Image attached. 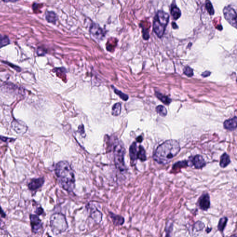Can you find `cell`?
I'll list each match as a JSON object with an SVG mask.
<instances>
[{
    "label": "cell",
    "instance_id": "cell-1",
    "mask_svg": "<svg viewBox=\"0 0 237 237\" xmlns=\"http://www.w3.org/2000/svg\"><path fill=\"white\" fill-rule=\"evenodd\" d=\"M180 150V145L176 140H168L157 147L153 158L158 164L166 165L178 153Z\"/></svg>",
    "mask_w": 237,
    "mask_h": 237
},
{
    "label": "cell",
    "instance_id": "cell-2",
    "mask_svg": "<svg viewBox=\"0 0 237 237\" xmlns=\"http://www.w3.org/2000/svg\"><path fill=\"white\" fill-rule=\"evenodd\" d=\"M55 172L61 187L67 192H72L75 188V175L69 163L60 161L57 164Z\"/></svg>",
    "mask_w": 237,
    "mask_h": 237
},
{
    "label": "cell",
    "instance_id": "cell-3",
    "mask_svg": "<svg viewBox=\"0 0 237 237\" xmlns=\"http://www.w3.org/2000/svg\"><path fill=\"white\" fill-rule=\"evenodd\" d=\"M169 18L170 16L167 13L161 10L157 12L154 17L153 29L154 33L159 38H161L164 35Z\"/></svg>",
    "mask_w": 237,
    "mask_h": 237
},
{
    "label": "cell",
    "instance_id": "cell-4",
    "mask_svg": "<svg viewBox=\"0 0 237 237\" xmlns=\"http://www.w3.org/2000/svg\"><path fill=\"white\" fill-rule=\"evenodd\" d=\"M125 152L122 143L118 140H115L114 145V162L116 168L121 172L126 170L124 161Z\"/></svg>",
    "mask_w": 237,
    "mask_h": 237
},
{
    "label": "cell",
    "instance_id": "cell-5",
    "mask_svg": "<svg viewBox=\"0 0 237 237\" xmlns=\"http://www.w3.org/2000/svg\"><path fill=\"white\" fill-rule=\"evenodd\" d=\"M50 227L54 234H60L65 232L68 228L65 216L60 213L52 215L50 218Z\"/></svg>",
    "mask_w": 237,
    "mask_h": 237
},
{
    "label": "cell",
    "instance_id": "cell-6",
    "mask_svg": "<svg viewBox=\"0 0 237 237\" xmlns=\"http://www.w3.org/2000/svg\"><path fill=\"white\" fill-rule=\"evenodd\" d=\"M223 12L226 20L232 26L237 28V14L234 9L230 6H227L224 8Z\"/></svg>",
    "mask_w": 237,
    "mask_h": 237
},
{
    "label": "cell",
    "instance_id": "cell-7",
    "mask_svg": "<svg viewBox=\"0 0 237 237\" xmlns=\"http://www.w3.org/2000/svg\"><path fill=\"white\" fill-rule=\"evenodd\" d=\"M11 128L16 134L23 135L27 132L28 127L26 124L20 120H14L11 123Z\"/></svg>",
    "mask_w": 237,
    "mask_h": 237
},
{
    "label": "cell",
    "instance_id": "cell-8",
    "mask_svg": "<svg viewBox=\"0 0 237 237\" xmlns=\"http://www.w3.org/2000/svg\"><path fill=\"white\" fill-rule=\"evenodd\" d=\"M90 34L97 40H102L105 37V32L98 24L92 23L90 26Z\"/></svg>",
    "mask_w": 237,
    "mask_h": 237
},
{
    "label": "cell",
    "instance_id": "cell-9",
    "mask_svg": "<svg viewBox=\"0 0 237 237\" xmlns=\"http://www.w3.org/2000/svg\"><path fill=\"white\" fill-rule=\"evenodd\" d=\"M30 219L32 232L34 233H38L41 229L42 226L41 220L39 216L34 215H30Z\"/></svg>",
    "mask_w": 237,
    "mask_h": 237
},
{
    "label": "cell",
    "instance_id": "cell-10",
    "mask_svg": "<svg viewBox=\"0 0 237 237\" xmlns=\"http://www.w3.org/2000/svg\"><path fill=\"white\" fill-rule=\"evenodd\" d=\"M198 205L200 209L204 211H207L209 209L210 201L208 194H204L201 196L199 200Z\"/></svg>",
    "mask_w": 237,
    "mask_h": 237
},
{
    "label": "cell",
    "instance_id": "cell-11",
    "mask_svg": "<svg viewBox=\"0 0 237 237\" xmlns=\"http://www.w3.org/2000/svg\"><path fill=\"white\" fill-rule=\"evenodd\" d=\"M44 182L45 180L43 178L33 179L29 183L28 187L31 191H35L40 188L44 184Z\"/></svg>",
    "mask_w": 237,
    "mask_h": 237
},
{
    "label": "cell",
    "instance_id": "cell-12",
    "mask_svg": "<svg viewBox=\"0 0 237 237\" xmlns=\"http://www.w3.org/2000/svg\"><path fill=\"white\" fill-rule=\"evenodd\" d=\"M192 164L195 168L200 169L206 165V162L202 156L200 155H196L192 158Z\"/></svg>",
    "mask_w": 237,
    "mask_h": 237
},
{
    "label": "cell",
    "instance_id": "cell-13",
    "mask_svg": "<svg viewBox=\"0 0 237 237\" xmlns=\"http://www.w3.org/2000/svg\"><path fill=\"white\" fill-rule=\"evenodd\" d=\"M237 118L236 116L231 119L226 120L224 123V127L226 130L233 131L237 127Z\"/></svg>",
    "mask_w": 237,
    "mask_h": 237
},
{
    "label": "cell",
    "instance_id": "cell-14",
    "mask_svg": "<svg viewBox=\"0 0 237 237\" xmlns=\"http://www.w3.org/2000/svg\"><path fill=\"white\" fill-rule=\"evenodd\" d=\"M137 147L136 143L134 142L132 144L129 149V155L132 163L135 162L137 159Z\"/></svg>",
    "mask_w": 237,
    "mask_h": 237
},
{
    "label": "cell",
    "instance_id": "cell-15",
    "mask_svg": "<svg viewBox=\"0 0 237 237\" xmlns=\"http://www.w3.org/2000/svg\"><path fill=\"white\" fill-rule=\"evenodd\" d=\"M109 216L112 219L114 224L116 226H120L123 225L124 222V219L122 216L115 215V213L109 212Z\"/></svg>",
    "mask_w": 237,
    "mask_h": 237
},
{
    "label": "cell",
    "instance_id": "cell-16",
    "mask_svg": "<svg viewBox=\"0 0 237 237\" xmlns=\"http://www.w3.org/2000/svg\"><path fill=\"white\" fill-rule=\"evenodd\" d=\"M171 14L172 17L175 20H177L179 18H180L182 15V13L180 9L174 4L171 5Z\"/></svg>",
    "mask_w": 237,
    "mask_h": 237
},
{
    "label": "cell",
    "instance_id": "cell-17",
    "mask_svg": "<svg viewBox=\"0 0 237 237\" xmlns=\"http://www.w3.org/2000/svg\"><path fill=\"white\" fill-rule=\"evenodd\" d=\"M91 217L97 223H100L102 219V214L100 211L98 210L96 208H94L91 209L90 212Z\"/></svg>",
    "mask_w": 237,
    "mask_h": 237
},
{
    "label": "cell",
    "instance_id": "cell-18",
    "mask_svg": "<svg viewBox=\"0 0 237 237\" xmlns=\"http://www.w3.org/2000/svg\"><path fill=\"white\" fill-rule=\"evenodd\" d=\"M45 19L47 22L55 24L57 20V16L53 11H47L45 13Z\"/></svg>",
    "mask_w": 237,
    "mask_h": 237
},
{
    "label": "cell",
    "instance_id": "cell-19",
    "mask_svg": "<svg viewBox=\"0 0 237 237\" xmlns=\"http://www.w3.org/2000/svg\"><path fill=\"white\" fill-rule=\"evenodd\" d=\"M231 162L229 156L228 154L224 153L221 156V161H220V166L221 167L225 168L229 165Z\"/></svg>",
    "mask_w": 237,
    "mask_h": 237
},
{
    "label": "cell",
    "instance_id": "cell-20",
    "mask_svg": "<svg viewBox=\"0 0 237 237\" xmlns=\"http://www.w3.org/2000/svg\"><path fill=\"white\" fill-rule=\"evenodd\" d=\"M156 95L161 101H162V102L166 105H169L170 103L171 102V100L170 98H169L168 96L164 95L160 93L156 92Z\"/></svg>",
    "mask_w": 237,
    "mask_h": 237
},
{
    "label": "cell",
    "instance_id": "cell-21",
    "mask_svg": "<svg viewBox=\"0 0 237 237\" xmlns=\"http://www.w3.org/2000/svg\"><path fill=\"white\" fill-rule=\"evenodd\" d=\"M121 111V104L120 103L115 104L112 107V115L114 116H118L120 114Z\"/></svg>",
    "mask_w": 237,
    "mask_h": 237
},
{
    "label": "cell",
    "instance_id": "cell-22",
    "mask_svg": "<svg viewBox=\"0 0 237 237\" xmlns=\"http://www.w3.org/2000/svg\"><path fill=\"white\" fill-rule=\"evenodd\" d=\"M137 159H139L140 161L142 162L145 161L146 160L145 151L144 147L141 145H140L139 147V151L137 154Z\"/></svg>",
    "mask_w": 237,
    "mask_h": 237
},
{
    "label": "cell",
    "instance_id": "cell-23",
    "mask_svg": "<svg viewBox=\"0 0 237 237\" xmlns=\"http://www.w3.org/2000/svg\"><path fill=\"white\" fill-rule=\"evenodd\" d=\"M10 40L6 35H0V48L10 44Z\"/></svg>",
    "mask_w": 237,
    "mask_h": 237
},
{
    "label": "cell",
    "instance_id": "cell-24",
    "mask_svg": "<svg viewBox=\"0 0 237 237\" xmlns=\"http://www.w3.org/2000/svg\"><path fill=\"white\" fill-rule=\"evenodd\" d=\"M227 221H228V219H227V217H223L220 219L218 225V229L219 231L221 232L224 231V230L226 227V225L227 224Z\"/></svg>",
    "mask_w": 237,
    "mask_h": 237
},
{
    "label": "cell",
    "instance_id": "cell-25",
    "mask_svg": "<svg viewBox=\"0 0 237 237\" xmlns=\"http://www.w3.org/2000/svg\"><path fill=\"white\" fill-rule=\"evenodd\" d=\"M205 7L207 10V12L209 13L210 15H213L215 14V10H214L212 3L209 0H206Z\"/></svg>",
    "mask_w": 237,
    "mask_h": 237
},
{
    "label": "cell",
    "instance_id": "cell-26",
    "mask_svg": "<svg viewBox=\"0 0 237 237\" xmlns=\"http://www.w3.org/2000/svg\"><path fill=\"white\" fill-rule=\"evenodd\" d=\"M156 111L160 115L163 117L166 116L167 114V111L166 110V108L162 105H159L156 107Z\"/></svg>",
    "mask_w": 237,
    "mask_h": 237
},
{
    "label": "cell",
    "instance_id": "cell-27",
    "mask_svg": "<svg viewBox=\"0 0 237 237\" xmlns=\"http://www.w3.org/2000/svg\"><path fill=\"white\" fill-rule=\"evenodd\" d=\"M114 88V92H115V93L116 95H118L122 100L125 101H126L128 99V96L126 94H124L121 91L118 90L117 89H115L114 88Z\"/></svg>",
    "mask_w": 237,
    "mask_h": 237
},
{
    "label": "cell",
    "instance_id": "cell-28",
    "mask_svg": "<svg viewBox=\"0 0 237 237\" xmlns=\"http://www.w3.org/2000/svg\"><path fill=\"white\" fill-rule=\"evenodd\" d=\"M188 162L187 161H180L177 162L173 166V169L176 170L180 168L185 167V166H188Z\"/></svg>",
    "mask_w": 237,
    "mask_h": 237
},
{
    "label": "cell",
    "instance_id": "cell-29",
    "mask_svg": "<svg viewBox=\"0 0 237 237\" xmlns=\"http://www.w3.org/2000/svg\"><path fill=\"white\" fill-rule=\"evenodd\" d=\"M116 44H117L116 40L112 41V43H111V41L109 40L107 44V49L109 51H111L114 50L115 47L116 46Z\"/></svg>",
    "mask_w": 237,
    "mask_h": 237
},
{
    "label": "cell",
    "instance_id": "cell-30",
    "mask_svg": "<svg viewBox=\"0 0 237 237\" xmlns=\"http://www.w3.org/2000/svg\"><path fill=\"white\" fill-rule=\"evenodd\" d=\"M184 74H185L186 76H190V77L193 76L194 75L193 70H192L191 68L188 67V66H187L185 68L184 70Z\"/></svg>",
    "mask_w": 237,
    "mask_h": 237
},
{
    "label": "cell",
    "instance_id": "cell-31",
    "mask_svg": "<svg viewBox=\"0 0 237 237\" xmlns=\"http://www.w3.org/2000/svg\"><path fill=\"white\" fill-rule=\"evenodd\" d=\"M143 38L145 40H148L149 39L150 36H149V34L148 31V30L145 29L143 28Z\"/></svg>",
    "mask_w": 237,
    "mask_h": 237
},
{
    "label": "cell",
    "instance_id": "cell-32",
    "mask_svg": "<svg viewBox=\"0 0 237 237\" xmlns=\"http://www.w3.org/2000/svg\"><path fill=\"white\" fill-rule=\"evenodd\" d=\"M0 140L5 142H11L15 140V139H12V138H9L1 136H0Z\"/></svg>",
    "mask_w": 237,
    "mask_h": 237
},
{
    "label": "cell",
    "instance_id": "cell-33",
    "mask_svg": "<svg viewBox=\"0 0 237 237\" xmlns=\"http://www.w3.org/2000/svg\"><path fill=\"white\" fill-rule=\"evenodd\" d=\"M44 53H45V51L44 50V49L41 47L38 48L37 50L38 55L42 56L44 54Z\"/></svg>",
    "mask_w": 237,
    "mask_h": 237
},
{
    "label": "cell",
    "instance_id": "cell-34",
    "mask_svg": "<svg viewBox=\"0 0 237 237\" xmlns=\"http://www.w3.org/2000/svg\"><path fill=\"white\" fill-rule=\"evenodd\" d=\"M43 212H44L43 209L41 207L38 208L37 209L36 211V213L38 215H42L43 213Z\"/></svg>",
    "mask_w": 237,
    "mask_h": 237
},
{
    "label": "cell",
    "instance_id": "cell-35",
    "mask_svg": "<svg viewBox=\"0 0 237 237\" xmlns=\"http://www.w3.org/2000/svg\"><path fill=\"white\" fill-rule=\"evenodd\" d=\"M79 132H80L81 134H84V126L83 125H82L81 126H80L78 127Z\"/></svg>",
    "mask_w": 237,
    "mask_h": 237
},
{
    "label": "cell",
    "instance_id": "cell-36",
    "mask_svg": "<svg viewBox=\"0 0 237 237\" xmlns=\"http://www.w3.org/2000/svg\"><path fill=\"white\" fill-rule=\"evenodd\" d=\"M210 74H211V72L210 71H206L201 74V76L204 78H206V77L209 76Z\"/></svg>",
    "mask_w": 237,
    "mask_h": 237
},
{
    "label": "cell",
    "instance_id": "cell-37",
    "mask_svg": "<svg viewBox=\"0 0 237 237\" xmlns=\"http://www.w3.org/2000/svg\"><path fill=\"white\" fill-rule=\"evenodd\" d=\"M18 0H2V1L4 3H16Z\"/></svg>",
    "mask_w": 237,
    "mask_h": 237
},
{
    "label": "cell",
    "instance_id": "cell-38",
    "mask_svg": "<svg viewBox=\"0 0 237 237\" xmlns=\"http://www.w3.org/2000/svg\"><path fill=\"white\" fill-rule=\"evenodd\" d=\"M0 214L1 215V216L3 217H5L6 216V215H5V213H4V212L3 211V210L2 209H1V207H0Z\"/></svg>",
    "mask_w": 237,
    "mask_h": 237
},
{
    "label": "cell",
    "instance_id": "cell-39",
    "mask_svg": "<svg viewBox=\"0 0 237 237\" xmlns=\"http://www.w3.org/2000/svg\"><path fill=\"white\" fill-rule=\"evenodd\" d=\"M136 140H137V142H141L143 140V138L142 137V136H139V137H138L137 138Z\"/></svg>",
    "mask_w": 237,
    "mask_h": 237
},
{
    "label": "cell",
    "instance_id": "cell-40",
    "mask_svg": "<svg viewBox=\"0 0 237 237\" xmlns=\"http://www.w3.org/2000/svg\"><path fill=\"white\" fill-rule=\"evenodd\" d=\"M172 27H173L174 29H177L178 28V26H177V25L176 24V23H172Z\"/></svg>",
    "mask_w": 237,
    "mask_h": 237
}]
</instances>
